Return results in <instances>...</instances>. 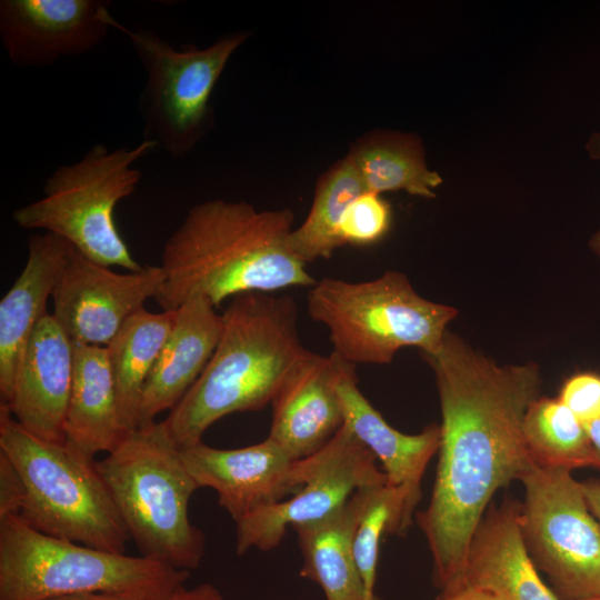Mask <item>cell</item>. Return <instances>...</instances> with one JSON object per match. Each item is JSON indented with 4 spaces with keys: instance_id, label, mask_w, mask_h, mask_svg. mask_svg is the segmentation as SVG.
I'll list each match as a JSON object with an SVG mask.
<instances>
[{
    "instance_id": "cell-1",
    "label": "cell",
    "mask_w": 600,
    "mask_h": 600,
    "mask_svg": "<svg viewBox=\"0 0 600 600\" xmlns=\"http://www.w3.org/2000/svg\"><path fill=\"white\" fill-rule=\"evenodd\" d=\"M441 409L439 462L430 502L417 513L442 590L462 582L468 549L493 494L536 466L523 420L539 397L534 362L499 366L458 336L444 333L433 353Z\"/></svg>"
},
{
    "instance_id": "cell-2",
    "label": "cell",
    "mask_w": 600,
    "mask_h": 600,
    "mask_svg": "<svg viewBox=\"0 0 600 600\" xmlns=\"http://www.w3.org/2000/svg\"><path fill=\"white\" fill-rule=\"evenodd\" d=\"M292 223L290 209L257 210L244 201L192 207L164 243L166 279L154 300L173 311L194 296L218 307L242 293L312 287L316 280L289 246Z\"/></svg>"
},
{
    "instance_id": "cell-3",
    "label": "cell",
    "mask_w": 600,
    "mask_h": 600,
    "mask_svg": "<svg viewBox=\"0 0 600 600\" xmlns=\"http://www.w3.org/2000/svg\"><path fill=\"white\" fill-rule=\"evenodd\" d=\"M219 342L204 370L163 420L178 448L202 441L219 419L271 403L306 353L292 297L236 296L221 314Z\"/></svg>"
},
{
    "instance_id": "cell-4",
    "label": "cell",
    "mask_w": 600,
    "mask_h": 600,
    "mask_svg": "<svg viewBox=\"0 0 600 600\" xmlns=\"http://www.w3.org/2000/svg\"><path fill=\"white\" fill-rule=\"evenodd\" d=\"M140 556L173 569H197L204 536L189 519L199 489L163 421L141 426L97 461Z\"/></svg>"
},
{
    "instance_id": "cell-5",
    "label": "cell",
    "mask_w": 600,
    "mask_h": 600,
    "mask_svg": "<svg viewBox=\"0 0 600 600\" xmlns=\"http://www.w3.org/2000/svg\"><path fill=\"white\" fill-rule=\"evenodd\" d=\"M0 452L24 488L16 517L44 534L126 553L130 536L94 459L66 441L31 433L4 403L0 404Z\"/></svg>"
},
{
    "instance_id": "cell-6",
    "label": "cell",
    "mask_w": 600,
    "mask_h": 600,
    "mask_svg": "<svg viewBox=\"0 0 600 600\" xmlns=\"http://www.w3.org/2000/svg\"><path fill=\"white\" fill-rule=\"evenodd\" d=\"M189 577V571L142 556L44 534L16 516L0 519V600H43L86 592L170 600Z\"/></svg>"
},
{
    "instance_id": "cell-7",
    "label": "cell",
    "mask_w": 600,
    "mask_h": 600,
    "mask_svg": "<svg viewBox=\"0 0 600 600\" xmlns=\"http://www.w3.org/2000/svg\"><path fill=\"white\" fill-rule=\"evenodd\" d=\"M307 309L328 328L332 352L352 364L390 363L406 347L433 353L458 314L421 297L399 271L360 282L323 278L310 287Z\"/></svg>"
},
{
    "instance_id": "cell-8",
    "label": "cell",
    "mask_w": 600,
    "mask_h": 600,
    "mask_svg": "<svg viewBox=\"0 0 600 600\" xmlns=\"http://www.w3.org/2000/svg\"><path fill=\"white\" fill-rule=\"evenodd\" d=\"M156 147L149 139L133 148L92 146L78 161L57 168L46 180L43 197L16 209L13 222L54 234L102 266L140 271L143 267L119 233L113 212L139 184L141 171L133 164Z\"/></svg>"
},
{
    "instance_id": "cell-9",
    "label": "cell",
    "mask_w": 600,
    "mask_h": 600,
    "mask_svg": "<svg viewBox=\"0 0 600 600\" xmlns=\"http://www.w3.org/2000/svg\"><path fill=\"white\" fill-rule=\"evenodd\" d=\"M116 29L130 39L146 72L139 98L144 139L173 158L183 157L203 133L212 90L247 34L227 36L202 49H176L149 29L131 30L119 21Z\"/></svg>"
},
{
    "instance_id": "cell-10",
    "label": "cell",
    "mask_w": 600,
    "mask_h": 600,
    "mask_svg": "<svg viewBox=\"0 0 600 600\" xmlns=\"http://www.w3.org/2000/svg\"><path fill=\"white\" fill-rule=\"evenodd\" d=\"M520 481L519 526L529 557L560 600L600 597V527L571 470L532 467Z\"/></svg>"
},
{
    "instance_id": "cell-11",
    "label": "cell",
    "mask_w": 600,
    "mask_h": 600,
    "mask_svg": "<svg viewBox=\"0 0 600 600\" xmlns=\"http://www.w3.org/2000/svg\"><path fill=\"white\" fill-rule=\"evenodd\" d=\"M376 457L343 424L317 452L296 461L301 488L236 523V552L278 547L287 528L323 519L359 489L387 483Z\"/></svg>"
},
{
    "instance_id": "cell-12",
    "label": "cell",
    "mask_w": 600,
    "mask_h": 600,
    "mask_svg": "<svg viewBox=\"0 0 600 600\" xmlns=\"http://www.w3.org/2000/svg\"><path fill=\"white\" fill-rule=\"evenodd\" d=\"M160 266L118 273L69 244L53 290L52 316L76 344L106 347L123 323L158 294Z\"/></svg>"
},
{
    "instance_id": "cell-13",
    "label": "cell",
    "mask_w": 600,
    "mask_h": 600,
    "mask_svg": "<svg viewBox=\"0 0 600 600\" xmlns=\"http://www.w3.org/2000/svg\"><path fill=\"white\" fill-rule=\"evenodd\" d=\"M118 20L102 0H1L0 37L10 62L51 66L98 47Z\"/></svg>"
},
{
    "instance_id": "cell-14",
    "label": "cell",
    "mask_w": 600,
    "mask_h": 600,
    "mask_svg": "<svg viewBox=\"0 0 600 600\" xmlns=\"http://www.w3.org/2000/svg\"><path fill=\"white\" fill-rule=\"evenodd\" d=\"M179 450L198 488L214 490L219 506L236 523L286 500L302 486L297 460L268 437L237 449H218L201 441Z\"/></svg>"
},
{
    "instance_id": "cell-15",
    "label": "cell",
    "mask_w": 600,
    "mask_h": 600,
    "mask_svg": "<svg viewBox=\"0 0 600 600\" xmlns=\"http://www.w3.org/2000/svg\"><path fill=\"white\" fill-rule=\"evenodd\" d=\"M72 377L73 343L48 313L31 334L4 404L31 433L63 442Z\"/></svg>"
},
{
    "instance_id": "cell-16",
    "label": "cell",
    "mask_w": 600,
    "mask_h": 600,
    "mask_svg": "<svg viewBox=\"0 0 600 600\" xmlns=\"http://www.w3.org/2000/svg\"><path fill=\"white\" fill-rule=\"evenodd\" d=\"M336 378L332 353L324 357L307 350L273 398L268 438L291 459L317 452L343 426Z\"/></svg>"
},
{
    "instance_id": "cell-17",
    "label": "cell",
    "mask_w": 600,
    "mask_h": 600,
    "mask_svg": "<svg viewBox=\"0 0 600 600\" xmlns=\"http://www.w3.org/2000/svg\"><path fill=\"white\" fill-rule=\"evenodd\" d=\"M332 356L337 366L336 389L343 424L381 462L387 484L404 491L407 510L413 518L421 498L426 468L440 447V426L429 424L417 434L396 430L359 390L356 364L333 352Z\"/></svg>"
},
{
    "instance_id": "cell-18",
    "label": "cell",
    "mask_w": 600,
    "mask_h": 600,
    "mask_svg": "<svg viewBox=\"0 0 600 600\" xmlns=\"http://www.w3.org/2000/svg\"><path fill=\"white\" fill-rule=\"evenodd\" d=\"M519 511L512 499L489 506L471 539L462 582L503 600H560L529 557Z\"/></svg>"
},
{
    "instance_id": "cell-19",
    "label": "cell",
    "mask_w": 600,
    "mask_h": 600,
    "mask_svg": "<svg viewBox=\"0 0 600 600\" xmlns=\"http://www.w3.org/2000/svg\"><path fill=\"white\" fill-rule=\"evenodd\" d=\"M214 308L194 296L174 310L173 326L143 388L139 427L171 411L204 370L222 331V317Z\"/></svg>"
},
{
    "instance_id": "cell-20",
    "label": "cell",
    "mask_w": 600,
    "mask_h": 600,
    "mask_svg": "<svg viewBox=\"0 0 600 600\" xmlns=\"http://www.w3.org/2000/svg\"><path fill=\"white\" fill-rule=\"evenodd\" d=\"M69 243L48 232L28 240V258L19 277L0 301V396L11 397L18 367L31 334L47 316V301Z\"/></svg>"
},
{
    "instance_id": "cell-21",
    "label": "cell",
    "mask_w": 600,
    "mask_h": 600,
    "mask_svg": "<svg viewBox=\"0 0 600 600\" xmlns=\"http://www.w3.org/2000/svg\"><path fill=\"white\" fill-rule=\"evenodd\" d=\"M124 432L106 347L73 343L64 441L89 458L113 450Z\"/></svg>"
},
{
    "instance_id": "cell-22",
    "label": "cell",
    "mask_w": 600,
    "mask_h": 600,
    "mask_svg": "<svg viewBox=\"0 0 600 600\" xmlns=\"http://www.w3.org/2000/svg\"><path fill=\"white\" fill-rule=\"evenodd\" d=\"M363 489L328 517L293 527L303 556L300 576L318 583L327 600H364L352 549Z\"/></svg>"
},
{
    "instance_id": "cell-23",
    "label": "cell",
    "mask_w": 600,
    "mask_h": 600,
    "mask_svg": "<svg viewBox=\"0 0 600 600\" xmlns=\"http://www.w3.org/2000/svg\"><path fill=\"white\" fill-rule=\"evenodd\" d=\"M174 322V310L133 313L106 346L120 421L126 433L139 427L144 384Z\"/></svg>"
},
{
    "instance_id": "cell-24",
    "label": "cell",
    "mask_w": 600,
    "mask_h": 600,
    "mask_svg": "<svg viewBox=\"0 0 600 600\" xmlns=\"http://www.w3.org/2000/svg\"><path fill=\"white\" fill-rule=\"evenodd\" d=\"M366 189L349 156L319 182L306 220L292 229L289 246L293 253L306 264L330 258L343 246L339 226L344 211Z\"/></svg>"
},
{
    "instance_id": "cell-25",
    "label": "cell",
    "mask_w": 600,
    "mask_h": 600,
    "mask_svg": "<svg viewBox=\"0 0 600 600\" xmlns=\"http://www.w3.org/2000/svg\"><path fill=\"white\" fill-rule=\"evenodd\" d=\"M523 438L538 467L596 468L584 424L558 398L539 396L530 403L523 420Z\"/></svg>"
},
{
    "instance_id": "cell-26",
    "label": "cell",
    "mask_w": 600,
    "mask_h": 600,
    "mask_svg": "<svg viewBox=\"0 0 600 600\" xmlns=\"http://www.w3.org/2000/svg\"><path fill=\"white\" fill-rule=\"evenodd\" d=\"M368 192L404 190L432 198L441 178L429 170L414 140L382 138L370 141L350 156Z\"/></svg>"
},
{
    "instance_id": "cell-27",
    "label": "cell",
    "mask_w": 600,
    "mask_h": 600,
    "mask_svg": "<svg viewBox=\"0 0 600 600\" xmlns=\"http://www.w3.org/2000/svg\"><path fill=\"white\" fill-rule=\"evenodd\" d=\"M390 222L389 204L379 193L366 191L344 211L339 226V237L343 244H372L384 237Z\"/></svg>"
},
{
    "instance_id": "cell-28",
    "label": "cell",
    "mask_w": 600,
    "mask_h": 600,
    "mask_svg": "<svg viewBox=\"0 0 600 600\" xmlns=\"http://www.w3.org/2000/svg\"><path fill=\"white\" fill-rule=\"evenodd\" d=\"M558 399L582 422L600 418V374L581 371L562 384Z\"/></svg>"
},
{
    "instance_id": "cell-29",
    "label": "cell",
    "mask_w": 600,
    "mask_h": 600,
    "mask_svg": "<svg viewBox=\"0 0 600 600\" xmlns=\"http://www.w3.org/2000/svg\"><path fill=\"white\" fill-rule=\"evenodd\" d=\"M23 493L19 473L11 461L0 452V519L19 514Z\"/></svg>"
},
{
    "instance_id": "cell-30",
    "label": "cell",
    "mask_w": 600,
    "mask_h": 600,
    "mask_svg": "<svg viewBox=\"0 0 600 600\" xmlns=\"http://www.w3.org/2000/svg\"><path fill=\"white\" fill-rule=\"evenodd\" d=\"M434 600H503L488 591L474 588L466 582L440 590Z\"/></svg>"
},
{
    "instance_id": "cell-31",
    "label": "cell",
    "mask_w": 600,
    "mask_h": 600,
    "mask_svg": "<svg viewBox=\"0 0 600 600\" xmlns=\"http://www.w3.org/2000/svg\"><path fill=\"white\" fill-rule=\"evenodd\" d=\"M170 600H224L220 591L210 583H201L191 589L182 588Z\"/></svg>"
},
{
    "instance_id": "cell-32",
    "label": "cell",
    "mask_w": 600,
    "mask_h": 600,
    "mask_svg": "<svg viewBox=\"0 0 600 600\" xmlns=\"http://www.w3.org/2000/svg\"><path fill=\"white\" fill-rule=\"evenodd\" d=\"M43 600H144L139 597H134L126 593H112V592H86V593H71L58 597H52Z\"/></svg>"
},
{
    "instance_id": "cell-33",
    "label": "cell",
    "mask_w": 600,
    "mask_h": 600,
    "mask_svg": "<svg viewBox=\"0 0 600 600\" xmlns=\"http://www.w3.org/2000/svg\"><path fill=\"white\" fill-rule=\"evenodd\" d=\"M581 488L587 506L600 527V480L583 481Z\"/></svg>"
},
{
    "instance_id": "cell-34",
    "label": "cell",
    "mask_w": 600,
    "mask_h": 600,
    "mask_svg": "<svg viewBox=\"0 0 600 600\" xmlns=\"http://www.w3.org/2000/svg\"><path fill=\"white\" fill-rule=\"evenodd\" d=\"M583 424L596 454V468L600 469V418L591 420Z\"/></svg>"
},
{
    "instance_id": "cell-35",
    "label": "cell",
    "mask_w": 600,
    "mask_h": 600,
    "mask_svg": "<svg viewBox=\"0 0 600 600\" xmlns=\"http://www.w3.org/2000/svg\"><path fill=\"white\" fill-rule=\"evenodd\" d=\"M589 156L600 161V132H594L587 142Z\"/></svg>"
},
{
    "instance_id": "cell-36",
    "label": "cell",
    "mask_w": 600,
    "mask_h": 600,
    "mask_svg": "<svg viewBox=\"0 0 600 600\" xmlns=\"http://www.w3.org/2000/svg\"><path fill=\"white\" fill-rule=\"evenodd\" d=\"M590 248L600 259V230H598L590 239Z\"/></svg>"
},
{
    "instance_id": "cell-37",
    "label": "cell",
    "mask_w": 600,
    "mask_h": 600,
    "mask_svg": "<svg viewBox=\"0 0 600 600\" xmlns=\"http://www.w3.org/2000/svg\"><path fill=\"white\" fill-rule=\"evenodd\" d=\"M588 600H600V597L599 598H593V599H588Z\"/></svg>"
},
{
    "instance_id": "cell-38",
    "label": "cell",
    "mask_w": 600,
    "mask_h": 600,
    "mask_svg": "<svg viewBox=\"0 0 600 600\" xmlns=\"http://www.w3.org/2000/svg\"><path fill=\"white\" fill-rule=\"evenodd\" d=\"M377 600H380L379 598H377Z\"/></svg>"
}]
</instances>
